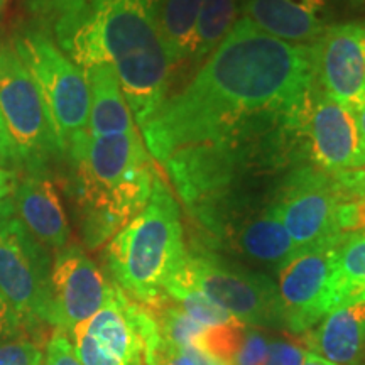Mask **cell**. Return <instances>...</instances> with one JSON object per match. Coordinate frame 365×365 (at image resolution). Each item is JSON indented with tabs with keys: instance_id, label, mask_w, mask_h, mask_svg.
Segmentation results:
<instances>
[{
	"instance_id": "6da1fadb",
	"label": "cell",
	"mask_w": 365,
	"mask_h": 365,
	"mask_svg": "<svg viewBox=\"0 0 365 365\" xmlns=\"http://www.w3.org/2000/svg\"><path fill=\"white\" fill-rule=\"evenodd\" d=\"M317 88L312 44L286 43L240 17L195 78L140 125V135L163 164L190 145L301 132Z\"/></svg>"
},
{
	"instance_id": "7a4b0ae2",
	"label": "cell",
	"mask_w": 365,
	"mask_h": 365,
	"mask_svg": "<svg viewBox=\"0 0 365 365\" xmlns=\"http://www.w3.org/2000/svg\"><path fill=\"white\" fill-rule=\"evenodd\" d=\"M163 0H19L22 24L48 36L81 71L112 65L137 125L161 107L171 65L161 36Z\"/></svg>"
},
{
	"instance_id": "3957f363",
	"label": "cell",
	"mask_w": 365,
	"mask_h": 365,
	"mask_svg": "<svg viewBox=\"0 0 365 365\" xmlns=\"http://www.w3.org/2000/svg\"><path fill=\"white\" fill-rule=\"evenodd\" d=\"M71 196L81 239L91 250L107 244L148 205L158 173L137 134L85 132L68 148Z\"/></svg>"
},
{
	"instance_id": "277c9868",
	"label": "cell",
	"mask_w": 365,
	"mask_h": 365,
	"mask_svg": "<svg viewBox=\"0 0 365 365\" xmlns=\"http://www.w3.org/2000/svg\"><path fill=\"white\" fill-rule=\"evenodd\" d=\"M186 254L180 205L158 175L148 205L108 242L105 264L113 284L154 309L170 301L166 287Z\"/></svg>"
},
{
	"instance_id": "5b68a950",
	"label": "cell",
	"mask_w": 365,
	"mask_h": 365,
	"mask_svg": "<svg viewBox=\"0 0 365 365\" xmlns=\"http://www.w3.org/2000/svg\"><path fill=\"white\" fill-rule=\"evenodd\" d=\"M11 44L38 86L63 156L88 132L90 91L83 71L48 36L21 24Z\"/></svg>"
},
{
	"instance_id": "8992f818",
	"label": "cell",
	"mask_w": 365,
	"mask_h": 365,
	"mask_svg": "<svg viewBox=\"0 0 365 365\" xmlns=\"http://www.w3.org/2000/svg\"><path fill=\"white\" fill-rule=\"evenodd\" d=\"M345 203L333 175L301 161L282 180L274 205L299 255L339 244Z\"/></svg>"
},
{
	"instance_id": "52a82bcc",
	"label": "cell",
	"mask_w": 365,
	"mask_h": 365,
	"mask_svg": "<svg viewBox=\"0 0 365 365\" xmlns=\"http://www.w3.org/2000/svg\"><path fill=\"white\" fill-rule=\"evenodd\" d=\"M51 264L19 218L0 222V291L31 336L51 327Z\"/></svg>"
},
{
	"instance_id": "ba28073f",
	"label": "cell",
	"mask_w": 365,
	"mask_h": 365,
	"mask_svg": "<svg viewBox=\"0 0 365 365\" xmlns=\"http://www.w3.org/2000/svg\"><path fill=\"white\" fill-rule=\"evenodd\" d=\"M175 276L198 287L244 325L284 330L279 291L267 274L230 266L207 250H191Z\"/></svg>"
},
{
	"instance_id": "9c48e42d",
	"label": "cell",
	"mask_w": 365,
	"mask_h": 365,
	"mask_svg": "<svg viewBox=\"0 0 365 365\" xmlns=\"http://www.w3.org/2000/svg\"><path fill=\"white\" fill-rule=\"evenodd\" d=\"M0 113L16 159L29 173H46L61 158L43 97L11 41H0Z\"/></svg>"
},
{
	"instance_id": "30bf717a",
	"label": "cell",
	"mask_w": 365,
	"mask_h": 365,
	"mask_svg": "<svg viewBox=\"0 0 365 365\" xmlns=\"http://www.w3.org/2000/svg\"><path fill=\"white\" fill-rule=\"evenodd\" d=\"M139 303L113 284L103 307L80 323L70 340L81 365H137L143 362L139 330Z\"/></svg>"
},
{
	"instance_id": "8fae6325",
	"label": "cell",
	"mask_w": 365,
	"mask_h": 365,
	"mask_svg": "<svg viewBox=\"0 0 365 365\" xmlns=\"http://www.w3.org/2000/svg\"><path fill=\"white\" fill-rule=\"evenodd\" d=\"M335 245L303 252L279 269V291L284 330L307 333L317 327L333 303Z\"/></svg>"
},
{
	"instance_id": "7c38bea8",
	"label": "cell",
	"mask_w": 365,
	"mask_h": 365,
	"mask_svg": "<svg viewBox=\"0 0 365 365\" xmlns=\"http://www.w3.org/2000/svg\"><path fill=\"white\" fill-rule=\"evenodd\" d=\"M97 264L80 245L56 250L51 264V328L70 339L73 330L93 317L110 294Z\"/></svg>"
},
{
	"instance_id": "4fadbf2b",
	"label": "cell",
	"mask_w": 365,
	"mask_h": 365,
	"mask_svg": "<svg viewBox=\"0 0 365 365\" xmlns=\"http://www.w3.org/2000/svg\"><path fill=\"white\" fill-rule=\"evenodd\" d=\"M307 161L318 170L333 173L365 166L355 112L317 88L301 127Z\"/></svg>"
},
{
	"instance_id": "5bb4252c",
	"label": "cell",
	"mask_w": 365,
	"mask_h": 365,
	"mask_svg": "<svg viewBox=\"0 0 365 365\" xmlns=\"http://www.w3.org/2000/svg\"><path fill=\"white\" fill-rule=\"evenodd\" d=\"M312 46L318 88L357 112L365 102V24L328 26Z\"/></svg>"
},
{
	"instance_id": "9a60e30c",
	"label": "cell",
	"mask_w": 365,
	"mask_h": 365,
	"mask_svg": "<svg viewBox=\"0 0 365 365\" xmlns=\"http://www.w3.org/2000/svg\"><path fill=\"white\" fill-rule=\"evenodd\" d=\"M242 17L274 38L313 44L327 31L328 0H240Z\"/></svg>"
},
{
	"instance_id": "2e32d148",
	"label": "cell",
	"mask_w": 365,
	"mask_h": 365,
	"mask_svg": "<svg viewBox=\"0 0 365 365\" xmlns=\"http://www.w3.org/2000/svg\"><path fill=\"white\" fill-rule=\"evenodd\" d=\"M14 215L46 249L59 250L70 240L65 208L46 173H27L14 190Z\"/></svg>"
},
{
	"instance_id": "e0dca14e",
	"label": "cell",
	"mask_w": 365,
	"mask_h": 365,
	"mask_svg": "<svg viewBox=\"0 0 365 365\" xmlns=\"http://www.w3.org/2000/svg\"><path fill=\"white\" fill-rule=\"evenodd\" d=\"M304 345L312 354L336 365L365 362V301L333 309L307 331Z\"/></svg>"
},
{
	"instance_id": "ac0fdd59",
	"label": "cell",
	"mask_w": 365,
	"mask_h": 365,
	"mask_svg": "<svg viewBox=\"0 0 365 365\" xmlns=\"http://www.w3.org/2000/svg\"><path fill=\"white\" fill-rule=\"evenodd\" d=\"M223 244H228L250 261L276 267L277 271L298 255L277 215L276 205L237 227Z\"/></svg>"
},
{
	"instance_id": "d6986e66",
	"label": "cell",
	"mask_w": 365,
	"mask_h": 365,
	"mask_svg": "<svg viewBox=\"0 0 365 365\" xmlns=\"http://www.w3.org/2000/svg\"><path fill=\"white\" fill-rule=\"evenodd\" d=\"M83 75L90 91V134L115 135L137 130L113 66L95 65L83 70Z\"/></svg>"
},
{
	"instance_id": "ffe728a7",
	"label": "cell",
	"mask_w": 365,
	"mask_h": 365,
	"mask_svg": "<svg viewBox=\"0 0 365 365\" xmlns=\"http://www.w3.org/2000/svg\"><path fill=\"white\" fill-rule=\"evenodd\" d=\"M365 301V228L345 234L335 245L333 303L335 309Z\"/></svg>"
},
{
	"instance_id": "44dd1931",
	"label": "cell",
	"mask_w": 365,
	"mask_h": 365,
	"mask_svg": "<svg viewBox=\"0 0 365 365\" xmlns=\"http://www.w3.org/2000/svg\"><path fill=\"white\" fill-rule=\"evenodd\" d=\"M202 6L203 0H163L159 26L171 70L193 56Z\"/></svg>"
},
{
	"instance_id": "7402d4cb",
	"label": "cell",
	"mask_w": 365,
	"mask_h": 365,
	"mask_svg": "<svg viewBox=\"0 0 365 365\" xmlns=\"http://www.w3.org/2000/svg\"><path fill=\"white\" fill-rule=\"evenodd\" d=\"M239 12V0H203L196 26L193 61H202L215 51L223 38L230 33Z\"/></svg>"
},
{
	"instance_id": "603a6c76",
	"label": "cell",
	"mask_w": 365,
	"mask_h": 365,
	"mask_svg": "<svg viewBox=\"0 0 365 365\" xmlns=\"http://www.w3.org/2000/svg\"><path fill=\"white\" fill-rule=\"evenodd\" d=\"M166 294L173 303H176L182 312L188 313L195 322H198L203 327L227 325V323L239 322L222 307L207 298L198 287H195L191 282L185 281L180 276H175L170 281L166 287Z\"/></svg>"
},
{
	"instance_id": "cb8c5ba5",
	"label": "cell",
	"mask_w": 365,
	"mask_h": 365,
	"mask_svg": "<svg viewBox=\"0 0 365 365\" xmlns=\"http://www.w3.org/2000/svg\"><path fill=\"white\" fill-rule=\"evenodd\" d=\"M150 312L156 317L159 331H161L163 340L168 345L185 350L198 349V344L207 327L195 322L188 313L182 312L171 299L159 308L150 309Z\"/></svg>"
},
{
	"instance_id": "d4e9b609",
	"label": "cell",
	"mask_w": 365,
	"mask_h": 365,
	"mask_svg": "<svg viewBox=\"0 0 365 365\" xmlns=\"http://www.w3.org/2000/svg\"><path fill=\"white\" fill-rule=\"evenodd\" d=\"M44 349L36 336L16 335L0 340V365H43Z\"/></svg>"
},
{
	"instance_id": "484cf974",
	"label": "cell",
	"mask_w": 365,
	"mask_h": 365,
	"mask_svg": "<svg viewBox=\"0 0 365 365\" xmlns=\"http://www.w3.org/2000/svg\"><path fill=\"white\" fill-rule=\"evenodd\" d=\"M309 352L307 346L291 340H272L269 341L267 355L262 365H303Z\"/></svg>"
},
{
	"instance_id": "4316f807",
	"label": "cell",
	"mask_w": 365,
	"mask_h": 365,
	"mask_svg": "<svg viewBox=\"0 0 365 365\" xmlns=\"http://www.w3.org/2000/svg\"><path fill=\"white\" fill-rule=\"evenodd\" d=\"M43 365H81L73 349L71 340L65 333L53 331L51 339L44 346Z\"/></svg>"
},
{
	"instance_id": "83f0119b",
	"label": "cell",
	"mask_w": 365,
	"mask_h": 365,
	"mask_svg": "<svg viewBox=\"0 0 365 365\" xmlns=\"http://www.w3.org/2000/svg\"><path fill=\"white\" fill-rule=\"evenodd\" d=\"M333 178L346 202L362 203L365 207V166L359 170L333 173Z\"/></svg>"
},
{
	"instance_id": "f1b7e54d",
	"label": "cell",
	"mask_w": 365,
	"mask_h": 365,
	"mask_svg": "<svg viewBox=\"0 0 365 365\" xmlns=\"http://www.w3.org/2000/svg\"><path fill=\"white\" fill-rule=\"evenodd\" d=\"M213 360L205 355L202 350H185L171 346L164 341L163 352L158 359V365H210Z\"/></svg>"
},
{
	"instance_id": "f546056e",
	"label": "cell",
	"mask_w": 365,
	"mask_h": 365,
	"mask_svg": "<svg viewBox=\"0 0 365 365\" xmlns=\"http://www.w3.org/2000/svg\"><path fill=\"white\" fill-rule=\"evenodd\" d=\"M26 333L22 330L19 319H17L16 313L11 308V304L7 303V299L4 298L2 291H0V340L9 339V336H16ZM27 335V333H26Z\"/></svg>"
},
{
	"instance_id": "4dcf8cb0",
	"label": "cell",
	"mask_w": 365,
	"mask_h": 365,
	"mask_svg": "<svg viewBox=\"0 0 365 365\" xmlns=\"http://www.w3.org/2000/svg\"><path fill=\"white\" fill-rule=\"evenodd\" d=\"M9 163H17L16 159V150L11 143V137H9L6 125H4L2 113H0V166Z\"/></svg>"
},
{
	"instance_id": "1f68e13d",
	"label": "cell",
	"mask_w": 365,
	"mask_h": 365,
	"mask_svg": "<svg viewBox=\"0 0 365 365\" xmlns=\"http://www.w3.org/2000/svg\"><path fill=\"white\" fill-rule=\"evenodd\" d=\"M17 186L16 173L0 168V200H6L14 193Z\"/></svg>"
},
{
	"instance_id": "d6a6232c",
	"label": "cell",
	"mask_w": 365,
	"mask_h": 365,
	"mask_svg": "<svg viewBox=\"0 0 365 365\" xmlns=\"http://www.w3.org/2000/svg\"><path fill=\"white\" fill-rule=\"evenodd\" d=\"M355 118H357L360 145H362V154H364V159H365V102L360 105L359 110L355 112Z\"/></svg>"
},
{
	"instance_id": "836d02e7",
	"label": "cell",
	"mask_w": 365,
	"mask_h": 365,
	"mask_svg": "<svg viewBox=\"0 0 365 365\" xmlns=\"http://www.w3.org/2000/svg\"><path fill=\"white\" fill-rule=\"evenodd\" d=\"M365 228V207L362 203H355L354 212V232Z\"/></svg>"
},
{
	"instance_id": "e575fe53",
	"label": "cell",
	"mask_w": 365,
	"mask_h": 365,
	"mask_svg": "<svg viewBox=\"0 0 365 365\" xmlns=\"http://www.w3.org/2000/svg\"><path fill=\"white\" fill-rule=\"evenodd\" d=\"M14 215V203L11 198L0 200V222Z\"/></svg>"
},
{
	"instance_id": "d590c367",
	"label": "cell",
	"mask_w": 365,
	"mask_h": 365,
	"mask_svg": "<svg viewBox=\"0 0 365 365\" xmlns=\"http://www.w3.org/2000/svg\"><path fill=\"white\" fill-rule=\"evenodd\" d=\"M303 365H336V364H333V362H330V360H327V359L319 357V355H314L309 352L307 355V359H304Z\"/></svg>"
},
{
	"instance_id": "8d00e7d4",
	"label": "cell",
	"mask_w": 365,
	"mask_h": 365,
	"mask_svg": "<svg viewBox=\"0 0 365 365\" xmlns=\"http://www.w3.org/2000/svg\"><path fill=\"white\" fill-rule=\"evenodd\" d=\"M7 2H9V0H0V16H2V12H4V9H6Z\"/></svg>"
},
{
	"instance_id": "74e56055",
	"label": "cell",
	"mask_w": 365,
	"mask_h": 365,
	"mask_svg": "<svg viewBox=\"0 0 365 365\" xmlns=\"http://www.w3.org/2000/svg\"><path fill=\"white\" fill-rule=\"evenodd\" d=\"M210 365H223V364H220V362H215V360H213V362L210 364Z\"/></svg>"
},
{
	"instance_id": "f35d334b",
	"label": "cell",
	"mask_w": 365,
	"mask_h": 365,
	"mask_svg": "<svg viewBox=\"0 0 365 365\" xmlns=\"http://www.w3.org/2000/svg\"><path fill=\"white\" fill-rule=\"evenodd\" d=\"M137 365H143V362H140V364H137Z\"/></svg>"
},
{
	"instance_id": "ab89813d",
	"label": "cell",
	"mask_w": 365,
	"mask_h": 365,
	"mask_svg": "<svg viewBox=\"0 0 365 365\" xmlns=\"http://www.w3.org/2000/svg\"><path fill=\"white\" fill-rule=\"evenodd\" d=\"M362 2H365V0H362Z\"/></svg>"
},
{
	"instance_id": "60d3db41",
	"label": "cell",
	"mask_w": 365,
	"mask_h": 365,
	"mask_svg": "<svg viewBox=\"0 0 365 365\" xmlns=\"http://www.w3.org/2000/svg\"><path fill=\"white\" fill-rule=\"evenodd\" d=\"M0 168H2V166H0Z\"/></svg>"
}]
</instances>
